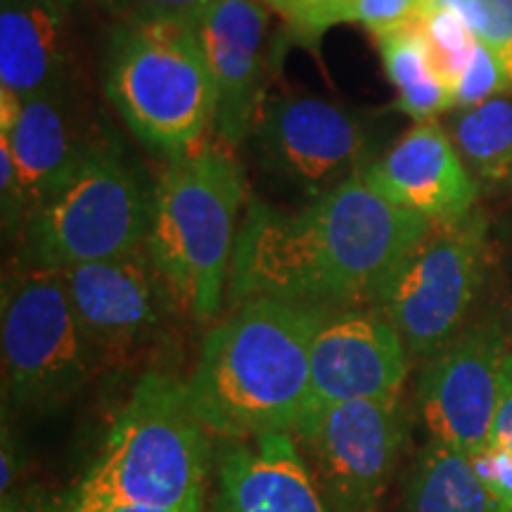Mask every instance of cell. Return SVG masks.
<instances>
[{
  "mask_svg": "<svg viewBox=\"0 0 512 512\" xmlns=\"http://www.w3.org/2000/svg\"><path fill=\"white\" fill-rule=\"evenodd\" d=\"M430 226L425 216L384 200L363 176L299 209L249 197L226 302L278 299L323 311L377 309L401 261Z\"/></svg>",
  "mask_w": 512,
  "mask_h": 512,
  "instance_id": "cell-1",
  "label": "cell"
},
{
  "mask_svg": "<svg viewBox=\"0 0 512 512\" xmlns=\"http://www.w3.org/2000/svg\"><path fill=\"white\" fill-rule=\"evenodd\" d=\"M328 313L247 299L204 335L188 389L211 437L297 432L311 406L313 337Z\"/></svg>",
  "mask_w": 512,
  "mask_h": 512,
  "instance_id": "cell-2",
  "label": "cell"
},
{
  "mask_svg": "<svg viewBox=\"0 0 512 512\" xmlns=\"http://www.w3.org/2000/svg\"><path fill=\"white\" fill-rule=\"evenodd\" d=\"M211 432L188 382L147 370L107 432L98 460L72 489L76 508L138 503L202 510L214 470Z\"/></svg>",
  "mask_w": 512,
  "mask_h": 512,
  "instance_id": "cell-3",
  "label": "cell"
},
{
  "mask_svg": "<svg viewBox=\"0 0 512 512\" xmlns=\"http://www.w3.org/2000/svg\"><path fill=\"white\" fill-rule=\"evenodd\" d=\"M249 202L247 174L233 147L211 140L166 162L155 181L145 252L183 316L211 323L228 299L235 242Z\"/></svg>",
  "mask_w": 512,
  "mask_h": 512,
  "instance_id": "cell-4",
  "label": "cell"
},
{
  "mask_svg": "<svg viewBox=\"0 0 512 512\" xmlns=\"http://www.w3.org/2000/svg\"><path fill=\"white\" fill-rule=\"evenodd\" d=\"M100 81L131 136L164 164L214 140L219 95L197 24L114 22Z\"/></svg>",
  "mask_w": 512,
  "mask_h": 512,
  "instance_id": "cell-5",
  "label": "cell"
},
{
  "mask_svg": "<svg viewBox=\"0 0 512 512\" xmlns=\"http://www.w3.org/2000/svg\"><path fill=\"white\" fill-rule=\"evenodd\" d=\"M155 183L128 162L124 147L95 133L60 188L24 223L17 264L67 271L145 249Z\"/></svg>",
  "mask_w": 512,
  "mask_h": 512,
  "instance_id": "cell-6",
  "label": "cell"
},
{
  "mask_svg": "<svg viewBox=\"0 0 512 512\" xmlns=\"http://www.w3.org/2000/svg\"><path fill=\"white\" fill-rule=\"evenodd\" d=\"M3 406L24 413L62 408L98 373L62 271L17 264L0 299Z\"/></svg>",
  "mask_w": 512,
  "mask_h": 512,
  "instance_id": "cell-7",
  "label": "cell"
},
{
  "mask_svg": "<svg viewBox=\"0 0 512 512\" xmlns=\"http://www.w3.org/2000/svg\"><path fill=\"white\" fill-rule=\"evenodd\" d=\"M491 259V221L482 207L456 221L432 223L377 304L408 354L427 361L470 325Z\"/></svg>",
  "mask_w": 512,
  "mask_h": 512,
  "instance_id": "cell-8",
  "label": "cell"
},
{
  "mask_svg": "<svg viewBox=\"0 0 512 512\" xmlns=\"http://www.w3.org/2000/svg\"><path fill=\"white\" fill-rule=\"evenodd\" d=\"M98 370H128L162 354L181 316L145 249L62 271Z\"/></svg>",
  "mask_w": 512,
  "mask_h": 512,
  "instance_id": "cell-9",
  "label": "cell"
},
{
  "mask_svg": "<svg viewBox=\"0 0 512 512\" xmlns=\"http://www.w3.org/2000/svg\"><path fill=\"white\" fill-rule=\"evenodd\" d=\"M292 437L332 512H380L406 441V413L401 401L318 403Z\"/></svg>",
  "mask_w": 512,
  "mask_h": 512,
  "instance_id": "cell-10",
  "label": "cell"
},
{
  "mask_svg": "<svg viewBox=\"0 0 512 512\" xmlns=\"http://www.w3.org/2000/svg\"><path fill=\"white\" fill-rule=\"evenodd\" d=\"M252 140L268 174L309 200L361 176L377 159L373 126L313 95H266Z\"/></svg>",
  "mask_w": 512,
  "mask_h": 512,
  "instance_id": "cell-11",
  "label": "cell"
},
{
  "mask_svg": "<svg viewBox=\"0 0 512 512\" xmlns=\"http://www.w3.org/2000/svg\"><path fill=\"white\" fill-rule=\"evenodd\" d=\"M510 342L498 320H477L425 361L418 411L430 439L475 458L489 444Z\"/></svg>",
  "mask_w": 512,
  "mask_h": 512,
  "instance_id": "cell-12",
  "label": "cell"
},
{
  "mask_svg": "<svg viewBox=\"0 0 512 512\" xmlns=\"http://www.w3.org/2000/svg\"><path fill=\"white\" fill-rule=\"evenodd\" d=\"M408 356L401 335L377 309L330 311L313 337L311 406L399 403L408 380Z\"/></svg>",
  "mask_w": 512,
  "mask_h": 512,
  "instance_id": "cell-13",
  "label": "cell"
},
{
  "mask_svg": "<svg viewBox=\"0 0 512 512\" xmlns=\"http://www.w3.org/2000/svg\"><path fill=\"white\" fill-rule=\"evenodd\" d=\"M268 12L259 0H211L197 22L219 95L214 138L233 150L252 140L266 100Z\"/></svg>",
  "mask_w": 512,
  "mask_h": 512,
  "instance_id": "cell-14",
  "label": "cell"
},
{
  "mask_svg": "<svg viewBox=\"0 0 512 512\" xmlns=\"http://www.w3.org/2000/svg\"><path fill=\"white\" fill-rule=\"evenodd\" d=\"M361 176L384 200L432 223L470 214L482 192L448 131L434 119L403 133Z\"/></svg>",
  "mask_w": 512,
  "mask_h": 512,
  "instance_id": "cell-15",
  "label": "cell"
},
{
  "mask_svg": "<svg viewBox=\"0 0 512 512\" xmlns=\"http://www.w3.org/2000/svg\"><path fill=\"white\" fill-rule=\"evenodd\" d=\"M214 512H332L292 434L223 439Z\"/></svg>",
  "mask_w": 512,
  "mask_h": 512,
  "instance_id": "cell-16",
  "label": "cell"
},
{
  "mask_svg": "<svg viewBox=\"0 0 512 512\" xmlns=\"http://www.w3.org/2000/svg\"><path fill=\"white\" fill-rule=\"evenodd\" d=\"M67 15L55 0H0V91L19 100L74 91Z\"/></svg>",
  "mask_w": 512,
  "mask_h": 512,
  "instance_id": "cell-17",
  "label": "cell"
},
{
  "mask_svg": "<svg viewBox=\"0 0 512 512\" xmlns=\"http://www.w3.org/2000/svg\"><path fill=\"white\" fill-rule=\"evenodd\" d=\"M95 133L98 131H86L74 91L22 100L15 124L0 131V136L8 138L22 174L29 216L67 181Z\"/></svg>",
  "mask_w": 512,
  "mask_h": 512,
  "instance_id": "cell-18",
  "label": "cell"
},
{
  "mask_svg": "<svg viewBox=\"0 0 512 512\" xmlns=\"http://www.w3.org/2000/svg\"><path fill=\"white\" fill-rule=\"evenodd\" d=\"M403 512H508L467 453L430 439L411 467Z\"/></svg>",
  "mask_w": 512,
  "mask_h": 512,
  "instance_id": "cell-19",
  "label": "cell"
},
{
  "mask_svg": "<svg viewBox=\"0 0 512 512\" xmlns=\"http://www.w3.org/2000/svg\"><path fill=\"white\" fill-rule=\"evenodd\" d=\"M373 38L380 50L384 74L396 91V110L408 114L415 124L456 110L451 83L437 69L430 43L415 19Z\"/></svg>",
  "mask_w": 512,
  "mask_h": 512,
  "instance_id": "cell-20",
  "label": "cell"
},
{
  "mask_svg": "<svg viewBox=\"0 0 512 512\" xmlns=\"http://www.w3.org/2000/svg\"><path fill=\"white\" fill-rule=\"evenodd\" d=\"M453 112L448 136L479 190H512V93Z\"/></svg>",
  "mask_w": 512,
  "mask_h": 512,
  "instance_id": "cell-21",
  "label": "cell"
},
{
  "mask_svg": "<svg viewBox=\"0 0 512 512\" xmlns=\"http://www.w3.org/2000/svg\"><path fill=\"white\" fill-rule=\"evenodd\" d=\"M472 463L491 489V494L501 501L505 510L512 512V351L505 358L501 396H498L489 444L472 458Z\"/></svg>",
  "mask_w": 512,
  "mask_h": 512,
  "instance_id": "cell-22",
  "label": "cell"
},
{
  "mask_svg": "<svg viewBox=\"0 0 512 512\" xmlns=\"http://www.w3.org/2000/svg\"><path fill=\"white\" fill-rule=\"evenodd\" d=\"M415 22H418L427 43H430L432 57L434 62H437L441 76H444L453 88V83L458 81V76L463 74L472 53H475V34H472L470 27H467L458 12H453L451 8L439 3L422 5Z\"/></svg>",
  "mask_w": 512,
  "mask_h": 512,
  "instance_id": "cell-23",
  "label": "cell"
},
{
  "mask_svg": "<svg viewBox=\"0 0 512 512\" xmlns=\"http://www.w3.org/2000/svg\"><path fill=\"white\" fill-rule=\"evenodd\" d=\"M273 15L283 19L290 36L313 46L325 31L349 24L356 0H259Z\"/></svg>",
  "mask_w": 512,
  "mask_h": 512,
  "instance_id": "cell-24",
  "label": "cell"
},
{
  "mask_svg": "<svg viewBox=\"0 0 512 512\" xmlns=\"http://www.w3.org/2000/svg\"><path fill=\"white\" fill-rule=\"evenodd\" d=\"M463 17L479 43L494 48L512 76V0H437Z\"/></svg>",
  "mask_w": 512,
  "mask_h": 512,
  "instance_id": "cell-25",
  "label": "cell"
},
{
  "mask_svg": "<svg viewBox=\"0 0 512 512\" xmlns=\"http://www.w3.org/2000/svg\"><path fill=\"white\" fill-rule=\"evenodd\" d=\"M512 93V76L494 48L484 46L477 41L475 53L470 62L453 83V98H456V110L460 107H472L486 102L498 95Z\"/></svg>",
  "mask_w": 512,
  "mask_h": 512,
  "instance_id": "cell-26",
  "label": "cell"
},
{
  "mask_svg": "<svg viewBox=\"0 0 512 512\" xmlns=\"http://www.w3.org/2000/svg\"><path fill=\"white\" fill-rule=\"evenodd\" d=\"M114 22H190L197 24L211 0H100Z\"/></svg>",
  "mask_w": 512,
  "mask_h": 512,
  "instance_id": "cell-27",
  "label": "cell"
},
{
  "mask_svg": "<svg viewBox=\"0 0 512 512\" xmlns=\"http://www.w3.org/2000/svg\"><path fill=\"white\" fill-rule=\"evenodd\" d=\"M0 204H3V230L12 240H19L29 219V197L19 166L12 157L8 138L0 136Z\"/></svg>",
  "mask_w": 512,
  "mask_h": 512,
  "instance_id": "cell-28",
  "label": "cell"
},
{
  "mask_svg": "<svg viewBox=\"0 0 512 512\" xmlns=\"http://www.w3.org/2000/svg\"><path fill=\"white\" fill-rule=\"evenodd\" d=\"M422 8L420 0H356L349 24H361L370 34L411 24Z\"/></svg>",
  "mask_w": 512,
  "mask_h": 512,
  "instance_id": "cell-29",
  "label": "cell"
},
{
  "mask_svg": "<svg viewBox=\"0 0 512 512\" xmlns=\"http://www.w3.org/2000/svg\"><path fill=\"white\" fill-rule=\"evenodd\" d=\"M0 512H74L72 491L67 496H53L50 491L38 489V486L15 489L3 496Z\"/></svg>",
  "mask_w": 512,
  "mask_h": 512,
  "instance_id": "cell-30",
  "label": "cell"
},
{
  "mask_svg": "<svg viewBox=\"0 0 512 512\" xmlns=\"http://www.w3.org/2000/svg\"><path fill=\"white\" fill-rule=\"evenodd\" d=\"M0 463H3V472H0V491L10 494V491L19 489V479L24 477V451L19 446L17 432L12 430L8 415L3 420V451H0Z\"/></svg>",
  "mask_w": 512,
  "mask_h": 512,
  "instance_id": "cell-31",
  "label": "cell"
},
{
  "mask_svg": "<svg viewBox=\"0 0 512 512\" xmlns=\"http://www.w3.org/2000/svg\"><path fill=\"white\" fill-rule=\"evenodd\" d=\"M74 512H202V510H183V508H159V505H138V503H102L91 508H76Z\"/></svg>",
  "mask_w": 512,
  "mask_h": 512,
  "instance_id": "cell-32",
  "label": "cell"
},
{
  "mask_svg": "<svg viewBox=\"0 0 512 512\" xmlns=\"http://www.w3.org/2000/svg\"><path fill=\"white\" fill-rule=\"evenodd\" d=\"M55 3H57V5H62V8L69 12V10H74V8H76V5H79V3H81V0H55Z\"/></svg>",
  "mask_w": 512,
  "mask_h": 512,
  "instance_id": "cell-33",
  "label": "cell"
},
{
  "mask_svg": "<svg viewBox=\"0 0 512 512\" xmlns=\"http://www.w3.org/2000/svg\"><path fill=\"white\" fill-rule=\"evenodd\" d=\"M422 5H430V3H437V0H420Z\"/></svg>",
  "mask_w": 512,
  "mask_h": 512,
  "instance_id": "cell-34",
  "label": "cell"
},
{
  "mask_svg": "<svg viewBox=\"0 0 512 512\" xmlns=\"http://www.w3.org/2000/svg\"><path fill=\"white\" fill-rule=\"evenodd\" d=\"M510 339H512V335H510Z\"/></svg>",
  "mask_w": 512,
  "mask_h": 512,
  "instance_id": "cell-35",
  "label": "cell"
}]
</instances>
